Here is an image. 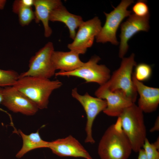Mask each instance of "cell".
<instances>
[{"instance_id": "obj_27", "label": "cell", "mask_w": 159, "mask_h": 159, "mask_svg": "<svg viewBox=\"0 0 159 159\" xmlns=\"http://www.w3.org/2000/svg\"><path fill=\"white\" fill-rule=\"evenodd\" d=\"M3 88L0 87V104H1L3 95Z\"/></svg>"}, {"instance_id": "obj_8", "label": "cell", "mask_w": 159, "mask_h": 159, "mask_svg": "<svg viewBox=\"0 0 159 159\" xmlns=\"http://www.w3.org/2000/svg\"><path fill=\"white\" fill-rule=\"evenodd\" d=\"M71 95L81 104L86 114L87 122L85 128L86 136L85 142L93 144L95 140L92 135L93 123L97 116L106 107V101L97 97H93L87 92L84 95H81L78 93L76 88L72 90Z\"/></svg>"}, {"instance_id": "obj_20", "label": "cell", "mask_w": 159, "mask_h": 159, "mask_svg": "<svg viewBox=\"0 0 159 159\" xmlns=\"http://www.w3.org/2000/svg\"><path fill=\"white\" fill-rule=\"evenodd\" d=\"M19 74L11 69H0V87L13 86L19 78Z\"/></svg>"}, {"instance_id": "obj_28", "label": "cell", "mask_w": 159, "mask_h": 159, "mask_svg": "<svg viewBox=\"0 0 159 159\" xmlns=\"http://www.w3.org/2000/svg\"><path fill=\"white\" fill-rule=\"evenodd\" d=\"M156 159H159V157L157 158Z\"/></svg>"}, {"instance_id": "obj_15", "label": "cell", "mask_w": 159, "mask_h": 159, "mask_svg": "<svg viewBox=\"0 0 159 159\" xmlns=\"http://www.w3.org/2000/svg\"><path fill=\"white\" fill-rule=\"evenodd\" d=\"M62 4V3L60 0H34V20L36 23L40 21L42 23L46 37H49L52 33L49 24L51 13L53 10Z\"/></svg>"}, {"instance_id": "obj_21", "label": "cell", "mask_w": 159, "mask_h": 159, "mask_svg": "<svg viewBox=\"0 0 159 159\" xmlns=\"http://www.w3.org/2000/svg\"><path fill=\"white\" fill-rule=\"evenodd\" d=\"M135 72L133 73L135 78L138 81L142 82L149 79L152 74L151 66L144 63H140L135 67Z\"/></svg>"}, {"instance_id": "obj_11", "label": "cell", "mask_w": 159, "mask_h": 159, "mask_svg": "<svg viewBox=\"0 0 159 159\" xmlns=\"http://www.w3.org/2000/svg\"><path fill=\"white\" fill-rule=\"evenodd\" d=\"M1 104L14 112L28 116L35 115L39 109L32 101L13 86L3 88Z\"/></svg>"}, {"instance_id": "obj_4", "label": "cell", "mask_w": 159, "mask_h": 159, "mask_svg": "<svg viewBox=\"0 0 159 159\" xmlns=\"http://www.w3.org/2000/svg\"><path fill=\"white\" fill-rule=\"evenodd\" d=\"M135 56L132 53L128 57L123 58L120 67L112 73L106 83L110 91H122L134 103L138 95L132 78L133 68L137 65Z\"/></svg>"}, {"instance_id": "obj_22", "label": "cell", "mask_w": 159, "mask_h": 159, "mask_svg": "<svg viewBox=\"0 0 159 159\" xmlns=\"http://www.w3.org/2000/svg\"><path fill=\"white\" fill-rule=\"evenodd\" d=\"M142 147L148 159H156L159 157V152L158 151L159 146L154 143H150L147 138Z\"/></svg>"}, {"instance_id": "obj_3", "label": "cell", "mask_w": 159, "mask_h": 159, "mask_svg": "<svg viewBox=\"0 0 159 159\" xmlns=\"http://www.w3.org/2000/svg\"><path fill=\"white\" fill-rule=\"evenodd\" d=\"M118 117L132 150L138 152L147 138L143 112L134 103L125 109Z\"/></svg>"}, {"instance_id": "obj_18", "label": "cell", "mask_w": 159, "mask_h": 159, "mask_svg": "<svg viewBox=\"0 0 159 159\" xmlns=\"http://www.w3.org/2000/svg\"><path fill=\"white\" fill-rule=\"evenodd\" d=\"M19 132L22 138L23 144L16 155L17 158H20L28 152L34 149L49 148V142L42 140L38 131L28 135L25 134L20 130Z\"/></svg>"}, {"instance_id": "obj_12", "label": "cell", "mask_w": 159, "mask_h": 159, "mask_svg": "<svg viewBox=\"0 0 159 159\" xmlns=\"http://www.w3.org/2000/svg\"><path fill=\"white\" fill-rule=\"evenodd\" d=\"M149 15L143 17L131 14L120 26V39L119 57H124L128 48V42L134 35L139 32H148L150 28L149 24Z\"/></svg>"}, {"instance_id": "obj_9", "label": "cell", "mask_w": 159, "mask_h": 159, "mask_svg": "<svg viewBox=\"0 0 159 159\" xmlns=\"http://www.w3.org/2000/svg\"><path fill=\"white\" fill-rule=\"evenodd\" d=\"M102 27L100 20L97 16L84 21L78 28L73 42L68 44L67 47L79 54H85L92 46Z\"/></svg>"}, {"instance_id": "obj_26", "label": "cell", "mask_w": 159, "mask_h": 159, "mask_svg": "<svg viewBox=\"0 0 159 159\" xmlns=\"http://www.w3.org/2000/svg\"><path fill=\"white\" fill-rule=\"evenodd\" d=\"M6 1V0H0V10L4 9Z\"/></svg>"}, {"instance_id": "obj_24", "label": "cell", "mask_w": 159, "mask_h": 159, "mask_svg": "<svg viewBox=\"0 0 159 159\" xmlns=\"http://www.w3.org/2000/svg\"><path fill=\"white\" fill-rule=\"evenodd\" d=\"M159 130V117L157 118L153 127L150 129V132H152L155 131H158Z\"/></svg>"}, {"instance_id": "obj_2", "label": "cell", "mask_w": 159, "mask_h": 159, "mask_svg": "<svg viewBox=\"0 0 159 159\" xmlns=\"http://www.w3.org/2000/svg\"><path fill=\"white\" fill-rule=\"evenodd\" d=\"M132 151L130 142L117 119L107 129L100 140L99 156L101 159H127Z\"/></svg>"}, {"instance_id": "obj_1", "label": "cell", "mask_w": 159, "mask_h": 159, "mask_svg": "<svg viewBox=\"0 0 159 159\" xmlns=\"http://www.w3.org/2000/svg\"><path fill=\"white\" fill-rule=\"evenodd\" d=\"M62 85L58 80L25 76L19 77L13 86L32 101L38 109H43L47 107L52 92Z\"/></svg>"}, {"instance_id": "obj_14", "label": "cell", "mask_w": 159, "mask_h": 159, "mask_svg": "<svg viewBox=\"0 0 159 159\" xmlns=\"http://www.w3.org/2000/svg\"><path fill=\"white\" fill-rule=\"evenodd\" d=\"M132 78L137 93L140 95L138 106L143 112L149 113L155 111L159 104V89L144 85L135 78L133 73Z\"/></svg>"}, {"instance_id": "obj_19", "label": "cell", "mask_w": 159, "mask_h": 159, "mask_svg": "<svg viewBox=\"0 0 159 159\" xmlns=\"http://www.w3.org/2000/svg\"><path fill=\"white\" fill-rule=\"evenodd\" d=\"M12 9L13 11L18 15L19 24L22 26L29 25L34 19V11L32 7L26 6L23 0L15 1Z\"/></svg>"}, {"instance_id": "obj_23", "label": "cell", "mask_w": 159, "mask_h": 159, "mask_svg": "<svg viewBox=\"0 0 159 159\" xmlns=\"http://www.w3.org/2000/svg\"><path fill=\"white\" fill-rule=\"evenodd\" d=\"M132 11L134 14L138 17H143L149 15V8L145 1H137L132 6Z\"/></svg>"}, {"instance_id": "obj_10", "label": "cell", "mask_w": 159, "mask_h": 159, "mask_svg": "<svg viewBox=\"0 0 159 159\" xmlns=\"http://www.w3.org/2000/svg\"><path fill=\"white\" fill-rule=\"evenodd\" d=\"M95 95L106 101L107 106L103 112L110 116L118 117L125 109L134 103L122 91H110L106 83L100 85Z\"/></svg>"}, {"instance_id": "obj_5", "label": "cell", "mask_w": 159, "mask_h": 159, "mask_svg": "<svg viewBox=\"0 0 159 159\" xmlns=\"http://www.w3.org/2000/svg\"><path fill=\"white\" fill-rule=\"evenodd\" d=\"M133 3L132 0H122L110 13L104 12L106 21L95 38L97 42L104 43L109 42L115 45L119 44L116 37L117 30L122 20L131 14L132 11L127 10V8Z\"/></svg>"}, {"instance_id": "obj_17", "label": "cell", "mask_w": 159, "mask_h": 159, "mask_svg": "<svg viewBox=\"0 0 159 159\" xmlns=\"http://www.w3.org/2000/svg\"><path fill=\"white\" fill-rule=\"evenodd\" d=\"M49 21H59L64 24L69 30L70 37L73 40L76 33L77 29L84 21L81 16L70 13L63 4L52 11Z\"/></svg>"}, {"instance_id": "obj_16", "label": "cell", "mask_w": 159, "mask_h": 159, "mask_svg": "<svg viewBox=\"0 0 159 159\" xmlns=\"http://www.w3.org/2000/svg\"><path fill=\"white\" fill-rule=\"evenodd\" d=\"M80 54L70 50L69 52L54 50L51 56V61L56 70L60 71L71 72L83 65L84 62L80 59Z\"/></svg>"}, {"instance_id": "obj_13", "label": "cell", "mask_w": 159, "mask_h": 159, "mask_svg": "<svg viewBox=\"0 0 159 159\" xmlns=\"http://www.w3.org/2000/svg\"><path fill=\"white\" fill-rule=\"evenodd\" d=\"M48 148L54 154L60 157L93 159L80 142L71 135L49 142Z\"/></svg>"}, {"instance_id": "obj_25", "label": "cell", "mask_w": 159, "mask_h": 159, "mask_svg": "<svg viewBox=\"0 0 159 159\" xmlns=\"http://www.w3.org/2000/svg\"><path fill=\"white\" fill-rule=\"evenodd\" d=\"M138 159H148L144 150L143 149H141L138 151Z\"/></svg>"}, {"instance_id": "obj_7", "label": "cell", "mask_w": 159, "mask_h": 159, "mask_svg": "<svg viewBox=\"0 0 159 159\" xmlns=\"http://www.w3.org/2000/svg\"><path fill=\"white\" fill-rule=\"evenodd\" d=\"M54 50L53 43L48 42L31 58L28 69L19 74V78L32 76L49 79L52 77L56 70L51 61Z\"/></svg>"}, {"instance_id": "obj_6", "label": "cell", "mask_w": 159, "mask_h": 159, "mask_svg": "<svg viewBox=\"0 0 159 159\" xmlns=\"http://www.w3.org/2000/svg\"><path fill=\"white\" fill-rule=\"evenodd\" d=\"M100 57L94 56L83 65L69 72H56V76L75 77L85 80L86 82H95L101 85L107 82L111 77L110 69L104 64H99Z\"/></svg>"}]
</instances>
